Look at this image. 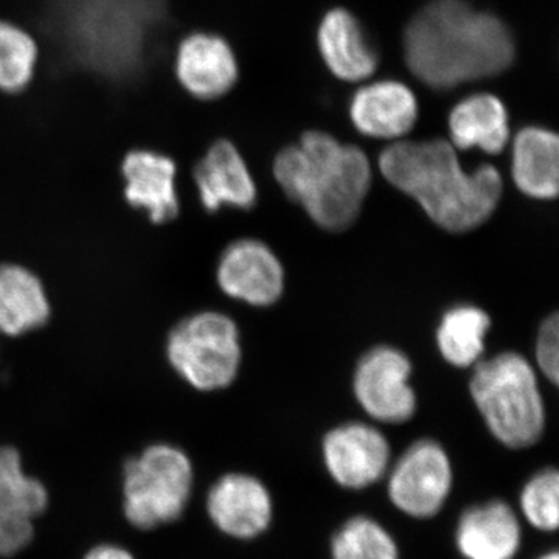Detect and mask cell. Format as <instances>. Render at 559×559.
Masks as SVG:
<instances>
[{
  "label": "cell",
  "instance_id": "2",
  "mask_svg": "<svg viewBox=\"0 0 559 559\" xmlns=\"http://www.w3.org/2000/svg\"><path fill=\"white\" fill-rule=\"evenodd\" d=\"M378 165L384 179L417 201L432 223L454 234L481 226L502 198L498 168L463 170L457 150L448 140H399L382 151Z\"/></svg>",
  "mask_w": 559,
  "mask_h": 559
},
{
  "label": "cell",
  "instance_id": "28",
  "mask_svg": "<svg viewBox=\"0 0 559 559\" xmlns=\"http://www.w3.org/2000/svg\"><path fill=\"white\" fill-rule=\"evenodd\" d=\"M84 559H135L132 557L131 551L123 549L114 544H102V546L94 547Z\"/></svg>",
  "mask_w": 559,
  "mask_h": 559
},
{
  "label": "cell",
  "instance_id": "9",
  "mask_svg": "<svg viewBox=\"0 0 559 559\" xmlns=\"http://www.w3.org/2000/svg\"><path fill=\"white\" fill-rule=\"evenodd\" d=\"M322 460L334 485L360 492L385 479L392 465V447L374 426L344 423L323 437Z\"/></svg>",
  "mask_w": 559,
  "mask_h": 559
},
{
  "label": "cell",
  "instance_id": "5",
  "mask_svg": "<svg viewBox=\"0 0 559 559\" xmlns=\"http://www.w3.org/2000/svg\"><path fill=\"white\" fill-rule=\"evenodd\" d=\"M485 425L510 450L538 443L546 429V407L538 377L520 353L506 352L476 364L469 384Z\"/></svg>",
  "mask_w": 559,
  "mask_h": 559
},
{
  "label": "cell",
  "instance_id": "20",
  "mask_svg": "<svg viewBox=\"0 0 559 559\" xmlns=\"http://www.w3.org/2000/svg\"><path fill=\"white\" fill-rule=\"evenodd\" d=\"M511 176L525 197L555 200L559 190L558 135L538 127L518 132L511 150Z\"/></svg>",
  "mask_w": 559,
  "mask_h": 559
},
{
  "label": "cell",
  "instance_id": "24",
  "mask_svg": "<svg viewBox=\"0 0 559 559\" xmlns=\"http://www.w3.org/2000/svg\"><path fill=\"white\" fill-rule=\"evenodd\" d=\"M329 559H403L399 539L370 514H352L329 539Z\"/></svg>",
  "mask_w": 559,
  "mask_h": 559
},
{
  "label": "cell",
  "instance_id": "19",
  "mask_svg": "<svg viewBox=\"0 0 559 559\" xmlns=\"http://www.w3.org/2000/svg\"><path fill=\"white\" fill-rule=\"evenodd\" d=\"M320 55L326 68L340 80L356 83L373 75L378 55L367 40L358 20L349 11L334 9L320 22Z\"/></svg>",
  "mask_w": 559,
  "mask_h": 559
},
{
  "label": "cell",
  "instance_id": "29",
  "mask_svg": "<svg viewBox=\"0 0 559 559\" xmlns=\"http://www.w3.org/2000/svg\"><path fill=\"white\" fill-rule=\"evenodd\" d=\"M535 559H559L557 547H551L549 550L540 551Z\"/></svg>",
  "mask_w": 559,
  "mask_h": 559
},
{
  "label": "cell",
  "instance_id": "14",
  "mask_svg": "<svg viewBox=\"0 0 559 559\" xmlns=\"http://www.w3.org/2000/svg\"><path fill=\"white\" fill-rule=\"evenodd\" d=\"M216 280L231 299L252 307H271L285 289V270L274 252L259 240H238L224 249Z\"/></svg>",
  "mask_w": 559,
  "mask_h": 559
},
{
  "label": "cell",
  "instance_id": "25",
  "mask_svg": "<svg viewBox=\"0 0 559 559\" xmlns=\"http://www.w3.org/2000/svg\"><path fill=\"white\" fill-rule=\"evenodd\" d=\"M522 522L540 535H555L559 525V473L554 466L536 471L518 496Z\"/></svg>",
  "mask_w": 559,
  "mask_h": 559
},
{
  "label": "cell",
  "instance_id": "7",
  "mask_svg": "<svg viewBox=\"0 0 559 559\" xmlns=\"http://www.w3.org/2000/svg\"><path fill=\"white\" fill-rule=\"evenodd\" d=\"M167 358L191 388L201 392L229 388L241 364L237 323L218 311L190 316L168 336Z\"/></svg>",
  "mask_w": 559,
  "mask_h": 559
},
{
  "label": "cell",
  "instance_id": "6",
  "mask_svg": "<svg viewBox=\"0 0 559 559\" xmlns=\"http://www.w3.org/2000/svg\"><path fill=\"white\" fill-rule=\"evenodd\" d=\"M193 481L186 452L173 444H151L124 463V516L145 532L178 521L189 506Z\"/></svg>",
  "mask_w": 559,
  "mask_h": 559
},
{
  "label": "cell",
  "instance_id": "16",
  "mask_svg": "<svg viewBox=\"0 0 559 559\" xmlns=\"http://www.w3.org/2000/svg\"><path fill=\"white\" fill-rule=\"evenodd\" d=\"M176 73L183 90L193 97L216 100L237 83L238 62L226 40L197 33L180 43Z\"/></svg>",
  "mask_w": 559,
  "mask_h": 559
},
{
  "label": "cell",
  "instance_id": "11",
  "mask_svg": "<svg viewBox=\"0 0 559 559\" xmlns=\"http://www.w3.org/2000/svg\"><path fill=\"white\" fill-rule=\"evenodd\" d=\"M411 373V360L400 349H370L359 360L353 382L359 406L374 421L388 425L409 421L417 411Z\"/></svg>",
  "mask_w": 559,
  "mask_h": 559
},
{
  "label": "cell",
  "instance_id": "18",
  "mask_svg": "<svg viewBox=\"0 0 559 559\" xmlns=\"http://www.w3.org/2000/svg\"><path fill=\"white\" fill-rule=\"evenodd\" d=\"M202 205L218 212L223 205L250 210L257 202V186L240 151L229 140L213 143L193 171Z\"/></svg>",
  "mask_w": 559,
  "mask_h": 559
},
{
  "label": "cell",
  "instance_id": "4",
  "mask_svg": "<svg viewBox=\"0 0 559 559\" xmlns=\"http://www.w3.org/2000/svg\"><path fill=\"white\" fill-rule=\"evenodd\" d=\"M274 176L289 200L322 229H348L358 218L371 186L369 157L322 131H308L280 151Z\"/></svg>",
  "mask_w": 559,
  "mask_h": 559
},
{
  "label": "cell",
  "instance_id": "8",
  "mask_svg": "<svg viewBox=\"0 0 559 559\" xmlns=\"http://www.w3.org/2000/svg\"><path fill=\"white\" fill-rule=\"evenodd\" d=\"M384 480L393 509L412 521H432L447 509L454 488V468L439 441L423 439L390 465Z\"/></svg>",
  "mask_w": 559,
  "mask_h": 559
},
{
  "label": "cell",
  "instance_id": "21",
  "mask_svg": "<svg viewBox=\"0 0 559 559\" xmlns=\"http://www.w3.org/2000/svg\"><path fill=\"white\" fill-rule=\"evenodd\" d=\"M450 134L455 150L477 148L491 156L502 153L510 142L506 105L491 94L466 97L451 110Z\"/></svg>",
  "mask_w": 559,
  "mask_h": 559
},
{
  "label": "cell",
  "instance_id": "12",
  "mask_svg": "<svg viewBox=\"0 0 559 559\" xmlns=\"http://www.w3.org/2000/svg\"><path fill=\"white\" fill-rule=\"evenodd\" d=\"M47 507L46 485L25 473L17 450L0 448V558L14 557L31 546L35 521Z\"/></svg>",
  "mask_w": 559,
  "mask_h": 559
},
{
  "label": "cell",
  "instance_id": "3",
  "mask_svg": "<svg viewBox=\"0 0 559 559\" xmlns=\"http://www.w3.org/2000/svg\"><path fill=\"white\" fill-rule=\"evenodd\" d=\"M167 16V0H50L53 35L70 60L103 79H134Z\"/></svg>",
  "mask_w": 559,
  "mask_h": 559
},
{
  "label": "cell",
  "instance_id": "13",
  "mask_svg": "<svg viewBox=\"0 0 559 559\" xmlns=\"http://www.w3.org/2000/svg\"><path fill=\"white\" fill-rule=\"evenodd\" d=\"M460 559H516L524 546V524L506 499L471 503L452 533Z\"/></svg>",
  "mask_w": 559,
  "mask_h": 559
},
{
  "label": "cell",
  "instance_id": "27",
  "mask_svg": "<svg viewBox=\"0 0 559 559\" xmlns=\"http://www.w3.org/2000/svg\"><path fill=\"white\" fill-rule=\"evenodd\" d=\"M536 362L540 373L557 385L559 380V319L557 312L540 325L536 341Z\"/></svg>",
  "mask_w": 559,
  "mask_h": 559
},
{
  "label": "cell",
  "instance_id": "26",
  "mask_svg": "<svg viewBox=\"0 0 559 559\" xmlns=\"http://www.w3.org/2000/svg\"><path fill=\"white\" fill-rule=\"evenodd\" d=\"M36 60L35 39L16 25L0 21V91H24L35 73Z\"/></svg>",
  "mask_w": 559,
  "mask_h": 559
},
{
  "label": "cell",
  "instance_id": "15",
  "mask_svg": "<svg viewBox=\"0 0 559 559\" xmlns=\"http://www.w3.org/2000/svg\"><path fill=\"white\" fill-rule=\"evenodd\" d=\"M349 119L356 130L367 138L399 142L417 123V97L400 81H377L360 87L353 95Z\"/></svg>",
  "mask_w": 559,
  "mask_h": 559
},
{
  "label": "cell",
  "instance_id": "1",
  "mask_svg": "<svg viewBox=\"0 0 559 559\" xmlns=\"http://www.w3.org/2000/svg\"><path fill=\"white\" fill-rule=\"evenodd\" d=\"M514 51L509 27L465 0H433L404 32L407 68L433 90L499 75L510 68Z\"/></svg>",
  "mask_w": 559,
  "mask_h": 559
},
{
  "label": "cell",
  "instance_id": "22",
  "mask_svg": "<svg viewBox=\"0 0 559 559\" xmlns=\"http://www.w3.org/2000/svg\"><path fill=\"white\" fill-rule=\"evenodd\" d=\"M50 304L43 282L20 264L0 266V333L21 336L46 325Z\"/></svg>",
  "mask_w": 559,
  "mask_h": 559
},
{
  "label": "cell",
  "instance_id": "23",
  "mask_svg": "<svg viewBox=\"0 0 559 559\" xmlns=\"http://www.w3.org/2000/svg\"><path fill=\"white\" fill-rule=\"evenodd\" d=\"M491 326L487 312L473 305H459L444 312L437 345L441 356L459 369L476 366L484 355L485 340Z\"/></svg>",
  "mask_w": 559,
  "mask_h": 559
},
{
  "label": "cell",
  "instance_id": "17",
  "mask_svg": "<svg viewBox=\"0 0 559 559\" xmlns=\"http://www.w3.org/2000/svg\"><path fill=\"white\" fill-rule=\"evenodd\" d=\"M124 197L132 207L145 210L150 219L165 224L179 215L176 164L154 151H131L121 164Z\"/></svg>",
  "mask_w": 559,
  "mask_h": 559
},
{
  "label": "cell",
  "instance_id": "10",
  "mask_svg": "<svg viewBox=\"0 0 559 559\" xmlns=\"http://www.w3.org/2000/svg\"><path fill=\"white\" fill-rule=\"evenodd\" d=\"M205 511L224 536L252 543L274 527L277 509L274 495L260 477L227 473L210 487Z\"/></svg>",
  "mask_w": 559,
  "mask_h": 559
}]
</instances>
